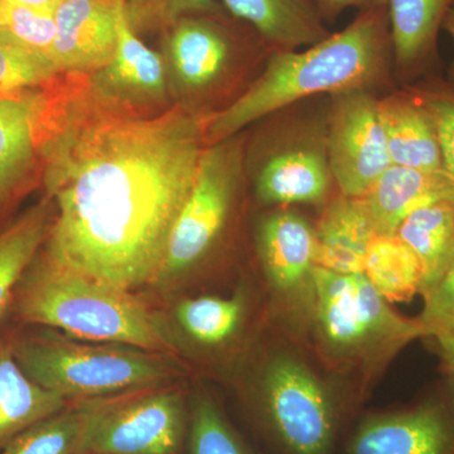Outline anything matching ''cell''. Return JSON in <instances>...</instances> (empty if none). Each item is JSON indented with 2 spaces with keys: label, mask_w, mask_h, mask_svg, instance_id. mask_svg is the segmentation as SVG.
I'll list each match as a JSON object with an SVG mask.
<instances>
[{
  "label": "cell",
  "mask_w": 454,
  "mask_h": 454,
  "mask_svg": "<svg viewBox=\"0 0 454 454\" xmlns=\"http://www.w3.org/2000/svg\"><path fill=\"white\" fill-rule=\"evenodd\" d=\"M167 53L179 91L200 95L226 76L234 59V44L212 20L184 17L172 27Z\"/></svg>",
  "instance_id": "obj_17"
},
{
  "label": "cell",
  "mask_w": 454,
  "mask_h": 454,
  "mask_svg": "<svg viewBox=\"0 0 454 454\" xmlns=\"http://www.w3.org/2000/svg\"><path fill=\"white\" fill-rule=\"evenodd\" d=\"M394 70L387 8L360 12L343 31L304 51H273L264 70L243 94L205 115L206 145L241 133L253 122L317 95L372 90Z\"/></svg>",
  "instance_id": "obj_2"
},
{
  "label": "cell",
  "mask_w": 454,
  "mask_h": 454,
  "mask_svg": "<svg viewBox=\"0 0 454 454\" xmlns=\"http://www.w3.org/2000/svg\"><path fill=\"white\" fill-rule=\"evenodd\" d=\"M406 88L413 90L432 115L441 145L443 168L454 179V85L434 77Z\"/></svg>",
  "instance_id": "obj_32"
},
{
  "label": "cell",
  "mask_w": 454,
  "mask_h": 454,
  "mask_svg": "<svg viewBox=\"0 0 454 454\" xmlns=\"http://www.w3.org/2000/svg\"><path fill=\"white\" fill-rule=\"evenodd\" d=\"M59 74L49 57L0 31V97H22L37 91Z\"/></svg>",
  "instance_id": "obj_28"
},
{
  "label": "cell",
  "mask_w": 454,
  "mask_h": 454,
  "mask_svg": "<svg viewBox=\"0 0 454 454\" xmlns=\"http://www.w3.org/2000/svg\"><path fill=\"white\" fill-rule=\"evenodd\" d=\"M50 200L26 211L0 231V317L13 303L18 284L49 238L53 216Z\"/></svg>",
  "instance_id": "obj_24"
},
{
  "label": "cell",
  "mask_w": 454,
  "mask_h": 454,
  "mask_svg": "<svg viewBox=\"0 0 454 454\" xmlns=\"http://www.w3.org/2000/svg\"><path fill=\"white\" fill-rule=\"evenodd\" d=\"M345 454H454L450 381L413 404L364 417L352 429Z\"/></svg>",
  "instance_id": "obj_10"
},
{
  "label": "cell",
  "mask_w": 454,
  "mask_h": 454,
  "mask_svg": "<svg viewBox=\"0 0 454 454\" xmlns=\"http://www.w3.org/2000/svg\"><path fill=\"white\" fill-rule=\"evenodd\" d=\"M66 406L64 396L35 384L23 372L14 355L13 337H0V450Z\"/></svg>",
  "instance_id": "obj_22"
},
{
  "label": "cell",
  "mask_w": 454,
  "mask_h": 454,
  "mask_svg": "<svg viewBox=\"0 0 454 454\" xmlns=\"http://www.w3.org/2000/svg\"><path fill=\"white\" fill-rule=\"evenodd\" d=\"M244 172L240 134L205 146L192 190L173 225L155 283H169L184 276L214 249L231 216Z\"/></svg>",
  "instance_id": "obj_7"
},
{
  "label": "cell",
  "mask_w": 454,
  "mask_h": 454,
  "mask_svg": "<svg viewBox=\"0 0 454 454\" xmlns=\"http://www.w3.org/2000/svg\"><path fill=\"white\" fill-rule=\"evenodd\" d=\"M244 300L232 298L199 297L182 301L176 316L178 324L197 342L217 346L231 339L243 321Z\"/></svg>",
  "instance_id": "obj_27"
},
{
  "label": "cell",
  "mask_w": 454,
  "mask_h": 454,
  "mask_svg": "<svg viewBox=\"0 0 454 454\" xmlns=\"http://www.w3.org/2000/svg\"><path fill=\"white\" fill-rule=\"evenodd\" d=\"M121 0H61L51 59L59 74H92L112 61Z\"/></svg>",
  "instance_id": "obj_12"
},
{
  "label": "cell",
  "mask_w": 454,
  "mask_h": 454,
  "mask_svg": "<svg viewBox=\"0 0 454 454\" xmlns=\"http://www.w3.org/2000/svg\"><path fill=\"white\" fill-rule=\"evenodd\" d=\"M89 403L62 409L23 430L0 454H83Z\"/></svg>",
  "instance_id": "obj_26"
},
{
  "label": "cell",
  "mask_w": 454,
  "mask_h": 454,
  "mask_svg": "<svg viewBox=\"0 0 454 454\" xmlns=\"http://www.w3.org/2000/svg\"><path fill=\"white\" fill-rule=\"evenodd\" d=\"M358 200L376 235H395L411 212L441 200H454V179L444 169L422 170L391 164L372 190Z\"/></svg>",
  "instance_id": "obj_18"
},
{
  "label": "cell",
  "mask_w": 454,
  "mask_h": 454,
  "mask_svg": "<svg viewBox=\"0 0 454 454\" xmlns=\"http://www.w3.org/2000/svg\"><path fill=\"white\" fill-rule=\"evenodd\" d=\"M124 12L134 32L173 27L190 14H217L215 0H124Z\"/></svg>",
  "instance_id": "obj_31"
},
{
  "label": "cell",
  "mask_w": 454,
  "mask_h": 454,
  "mask_svg": "<svg viewBox=\"0 0 454 454\" xmlns=\"http://www.w3.org/2000/svg\"><path fill=\"white\" fill-rule=\"evenodd\" d=\"M391 164L422 170L443 168L432 115L411 88L380 98Z\"/></svg>",
  "instance_id": "obj_19"
},
{
  "label": "cell",
  "mask_w": 454,
  "mask_h": 454,
  "mask_svg": "<svg viewBox=\"0 0 454 454\" xmlns=\"http://www.w3.org/2000/svg\"><path fill=\"white\" fill-rule=\"evenodd\" d=\"M312 303L317 346L334 369L372 375L414 340L428 339L419 319L395 312L364 273L316 267Z\"/></svg>",
  "instance_id": "obj_4"
},
{
  "label": "cell",
  "mask_w": 454,
  "mask_h": 454,
  "mask_svg": "<svg viewBox=\"0 0 454 454\" xmlns=\"http://www.w3.org/2000/svg\"><path fill=\"white\" fill-rule=\"evenodd\" d=\"M14 355L31 380L67 402L143 389L175 372L162 354L119 343L28 336L14 339Z\"/></svg>",
  "instance_id": "obj_5"
},
{
  "label": "cell",
  "mask_w": 454,
  "mask_h": 454,
  "mask_svg": "<svg viewBox=\"0 0 454 454\" xmlns=\"http://www.w3.org/2000/svg\"><path fill=\"white\" fill-rule=\"evenodd\" d=\"M316 230L297 212L278 211L262 220L258 253L269 283L286 297H312L316 265Z\"/></svg>",
  "instance_id": "obj_14"
},
{
  "label": "cell",
  "mask_w": 454,
  "mask_h": 454,
  "mask_svg": "<svg viewBox=\"0 0 454 454\" xmlns=\"http://www.w3.org/2000/svg\"><path fill=\"white\" fill-rule=\"evenodd\" d=\"M190 418L181 391L89 402L83 454H181Z\"/></svg>",
  "instance_id": "obj_8"
},
{
  "label": "cell",
  "mask_w": 454,
  "mask_h": 454,
  "mask_svg": "<svg viewBox=\"0 0 454 454\" xmlns=\"http://www.w3.org/2000/svg\"><path fill=\"white\" fill-rule=\"evenodd\" d=\"M435 346L442 366L447 373L448 380L452 384L454 390V342L447 340H432Z\"/></svg>",
  "instance_id": "obj_35"
},
{
  "label": "cell",
  "mask_w": 454,
  "mask_h": 454,
  "mask_svg": "<svg viewBox=\"0 0 454 454\" xmlns=\"http://www.w3.org/2000/svg\"><path fill=\"white\" fill-rule=\"evenodd\" d=\"M325 131L282 145L260 164L255 193L262 205H319L333 184Z\"/></svg>",
  "instance_id": "obj_13"
},
{
  "label": "cell",
  "mask_w": 454,
  "mask_h": 454,
  "mask_svg": "<svg viewBox=\"0 0 454 454\" xmlns=\"http://www.w3.org/2000/svg\"><path fill=\"white\" fill-rule=\"evenodd\" d=\"M232 16L249 23L273 51H294L330 37L312 0H221Z\"/></svg>",
  "instance_id": "obj_20"
},
{
  "label": "cell",
  "mask_w": 454,
  "mask_h": 454,
  "mask_svg": "<svg viewBox=\"0 0 454 454\" xmlns=\"http://www.w3.org/2000/svg\"><path fill=\"white\" fill-rule=\"evenodd\" d=\"M26 324L49 325L91 342L119 343L169 354L173 346L129 291L101 282L49 256L33 260L14 294Z\"/></svg>",
  "instance_id": "obj_3"
},
{
  "label": "cell",
  "mask_w": 454,
  "mask_h": 454,
  "mask_svg": "<svg viewBox=\"0 0 454 454\" xmlns=\"http://www.w3.org/2000/svg\"><path fill=\"white\" fill-rule=\"evenodd\" d=\"M443 31H446L448 35H450V40L453 42L454 46V4L452 8L448 12L446 20H444L443 27H442ZM448 82L452 83L454 85V57L452 64H450V79L447 80Z\"/></svg>",
  "instance_id": "obj_36"
},
{
  "label": "cell",
  "mask_w": 454,
  "mask_h": 454,
  "mask_svg": "<svg viewBox=\"0 0 454 454\" xmlns=\"http://www.w3.org/2000/svg\"><path fill=\"white\" fill-rule=\"evenodd\" d=\"M325 122L328 163L345 196H365L391 166L380 98L372 90L331 95Z\"/></svg>",
  "instance_id": "obj_9"
},
{
  "label": "cell",
  "mask_w": 454,
  "mask_h": 454,
  "mask_svg": "<svg viewBox=\"0 0 454 454\" xmlns=\"http://www.w3.org/2000/svg\"><path fill=\"white\" fill-rule=\"evenodd\" d=\"M2 2L29 5V7H56L61 0H2Z\"/></svg>",
  "instance_id": "obj_37"
},
{
  "label": "cell",
  "mask_w": 454,
  "mask_h": 454,
  "mask_svg": "<svg viewBox=\"0 0 454 454\" xmlns=\"http://www.w3.org/2000/svg\"><path fill=\"white\" fill-rule=\"evenodd\" d=\"M316 230V265L336 273H363L375 230L360 200L340 195L328 202Z\"/></svg>",
  "instance_id": "obj_21"
},
{
  "label": "cell",
  "mask_w": 454,
  "mask_h": 454,
  "mask_svg": "<svg viewBox=\"0 0 454 454\" xmlns=\"http://www.w3.org/2000/svg\"><path fill=\"white\" fill-rule=\"evenodd\" d=\"M330 387L303 360L278 352L262 370L256 417L279 454H336L348 417Z\"/></svg>",
  "instance_id": "obj_6"
},
{
  "label": "cell",
  "mask_w": 454,
  "mask_h": 454,
  "mask_svg": "<svg viewBox=\"0 0 454 454\" xmlns=\"http://www.w3.org/2000/svg\"><path fill=\"white\" fill-rule=\"evenodd\" d=\"M205 115L173 107L145 118L85 91L52 106L40 155L56 207L53 262L130 291L155 283L203 149Z\"/></svg>",
  "instance_id": "obj_1"
},
{
  "label": "cell",
  "mask_w": 454,
  "mask_h": 454,
  "mask_svg": "<svg viewBox=\"0 0 454 454\" xmlns=\"http://www.w3.org/2000/svg\"><path fill=\"white\" fill-rule=\"evenodd\" d=\"M85 92L103 106L131 113L166 101V62L131 29L124 0L119 4L115 53L109 64L91 74Z\"/></svg>",
  "instance_id": "obj_11"
},
{
  "label": "cell",
  "mask_w": 454,
  "mask_h": 454,
  "mask_svg": "<svg viewBox=\"0 0 454 454\" xmlns=\"http://www.w3.org/2000/svg\"><path fill=\"white\" fill-rule=\"evenodd\" d=\"M191 454H255L232 428L220 406L208 395H197L190 415Z\"/></svg>",
  "instance_id": "obj_29"
},
{
  "label": "cell",
  "mask_w": 454,
  "mask_h": 454,
  "mask_svg": "<svg viewBox=\"0 0 454 454\" xmlns=\"http://www.w3.org/2000/svg\"><path fill=\"white\" fill-rule=\"evenodd\" d=\"M422 297L423 310L417 318L426 327L428 340L454 342V260L446 273Z\"/></svg>",
  "instance_id": "obj_33"
},
{
  "label": "cell",
  "mask_w": 454,
  "mask_h": 454,
  "mask_svg": "<svg viewBox=\"0 0 454 454\" xmlns=\"http://www.w3.org/2000/svg\"><path fill=\"white\" fill-rule=\"evenodd\" d=\"M395 235L419 260L422 295L441 279L454 260V200H441L411 212Z\"/></svg>",
  "instance_id": "obj_23"
},
{
  "label": "cell",
  "mask_w": 454,
  "mask_h": 454,
  "mask_svg": "<svg viewBox=\"0 0 454 454\" xmlns=\"http://www.w3.org/2000/svg\"><path fill=\"white\" fill-rule=\"evenodd\" d=\"M319 16L324 20H336L342 12L348 8H357L360 12L369 9L387 7V0H312Z\"/></svg>",
  "instance_id": "obj_34"
},
{
  "label": "cell",
  "mask_w": 454,
  "mask_h": 454,
  "mask_svg": "<svg viewBox=\"0 0 454 454\" xmlns=\"http://www.w3.org/2000/svg\"><path fill=\"white\" fill-rule=\"evenodd\" d=\"M50 101L38 91L0 97V212L20 195L41 163L42 129Z\"/></svg>",
  "instance_id": "obj_15"
},
{
  "label": "cell",
  "mask_w": 454,
  "mask_h": 454,
  "mask_svg": "<svg viewBox=\"0 0 454 454\" xmlns=\"http://www.w3.org/2000/svg\"><path fill=\"white\" fill-rule=\"evenodd\" d=\"M454 0H387L394 70L406 86L434 79L438 35Z\"/></svg>",
  "instance_id": "obj_16"
},
{
  "label": "cell",
  "mask_w": 454,
  "mask_h": 454,
  "mask_svg": "<svg viewBox=\"0 0 454 454\" xmlns=\"http://www.w3.org/2000/svg\"><path fill=\"white\" fill-rule=\"evenodd\" d=\"M363 273L389 303L409 301L422 293L419 260L397 235L373 236Z\"/></svg>",
  "instance_id": "obj_25"
},
{
  "label": "cell",
  "mask_w": 454,
  "mask_h": 454,
  "mask_svg": "<svg viewBox=\"0 0 454 454\" xmlns=\"http://www.w3.org/2000/svg\"><path fill=\"white\" fill-rule=\"evenodd\" d=\"M0 31L51 59L56 37L55 7H29L0 0Z\"/></svg>",
  "instance_id": "obj_30"
}]
</instances>
